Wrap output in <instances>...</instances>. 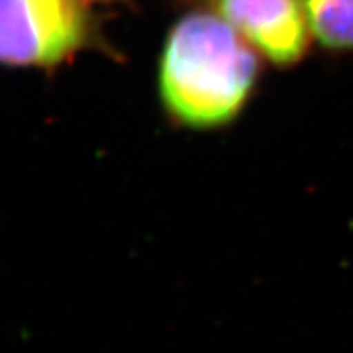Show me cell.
<instances>
[{"instance_id": "6da1fadb", "label": "cell", "mask_w": 353, "mask_h": 353, "mask_svg": "<svg viewBox=\"0 0 353 353\" xmlns=\"http://www.w3.org/2000/svg\"><path fill=\"white\" fill-rule=\"evenodd\" d=\"M260 77L257 51L213 10L185 13L172 25L157 68L167 118L192 131L232 125Z\"/></svg>"}, {"instance_id": "7a4b0ae2", "label": "cell", "mask_w": 353, "mask_h": 353, "mask_svg": "<svg viewBox=\"0 0 353 353\" xmlns=\"http://www.w3.org/2000/svg\"><path fill=\"white\" fill-rule=\"evenodd\" d=\"M99 41L83 0H0V59L7 68L54 69Z\"/></svg>"}, {"instance_id": "3957f363", "label": "cell", "mask_w": 353, "mask_h": 353, "mask_svg": "<svg viewBox=\"0 0 353 353\" xmlns=\"http://www.w3.org/2000/svg\"><path fill=\"white\" fill-rule=\"evenodd\" d=\"M210 10L276 68L296 65L309 50L311 32L299 0H205Z\"/></svg>"}, {"instance_id": "277c9868", "label": "cell", "mask_w": 353, "mask_h": 353, "mask_svg": "<svg viewBox=\"0 0 353 353\" xmlns=\"http://www.w3.org/2000/svg\"><path fill=\"white\" fill-rule=\"evenodd\" d=\"M311 37L329 52H353V0H299Z\"/></svg>"}, {"instance_id": "5b68a950", "label": "cell", "mask_w": 353, "mask_h": 353, "mask_svg": "<svg viewBox=\"0 0 353 353\" xmlns=\"http://www.w3.org/2000/svg\"><path fill=\"white\" fill-rule=\"evenodd\" d=\"M83 2H113V0H83Z\"/></svg>"}]
</instances>
